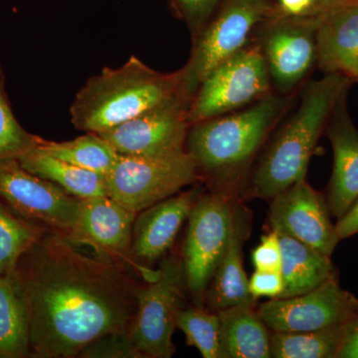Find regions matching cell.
<instances>
[{"instance_id":"6da1fadb","label":"cell","mask_w":358,"mask_h":358,"mask_svg":"<svg viewBox=\"0 0 358 358\" xmlns=\"http://www.w3.org/2000/svg\"><path fill=\"white\" fill-rule=\"evenodd\" d=\"M24 303L30 355L74 358L94 339L129 329L141 285L126 267L85 255L44 231L11 275Z\"/></svg>"},{"instance_id":"7a4b0ae2","label":"cell","mask_w":358,"mask_h":358,"mask_svg":"<svg viewBox=\"0 0 358 358\" xmlns=\"http://www.w3.org/2000/svg\"><path fill=\"white\" fill-rule=\"evenodd\" d=\"M289 102L286 94L272 92L240 110L190 126L185 150L211 190L235 196L247 169Z\"/></svg>"},{"instance_id":"3957f363","label":"cell","mask_w":358,"mask_h":358,"mask_svg":"<svg viewBox=\"0 0 358 358\" xmlns=\"http://www.w3.org/2000/svg\"><path fill=\"white\" fill-rule=\"evenodd\" d=\"M348 80L329 73L310 82L301 92L296 112L280 128L265 148L247 186L249 196L274 199L306 179L310 157L339 100Z\"/></svg>"},{"instance_id":"277c9868","label":"cell","mask_w":358,"mask_h":358,"mask_svg":"<svg viewBox=\"0 0 358 358\" xmlns=\"http://www.w3.org/2000/svg\"><path fill=\"white\" fill-rule=\"evenodd\" d=\"M181 69L157 72L133 56L90 78L71 103V122L79 131L103 133L171 100L181 93Z\"/></svg>"},{"instance_id":"5b68a950","label":"cell","mask_w":358,"mask_h":358,"mask_svg":"<svg viewBox=\"0 0 358 358\" xmlns=\"http://www.w3.org/2000/svg\"><path fill=\"white\" fill-rule=\"evenodd\" d=\"M147 284L140 286L129 333L134 345L148 358H169L176 353L173 336L186 288L181 257H164Z\"/></svg>"},{"instance_id":"8992f818","label":"cell","mask_w":358,"mask_h":358,"mask_svg":"<svg viewBox=\"0 0 358 358\" xmlns=\"http://www.w3.org/2000/svg\"><path fill=\"white\" fill-rule=\"evenodd\" d=\"M200 180L196 164L186 150L166 157L120 155L106 176L108 195L136 214Z\"/></svg>"},{"instance_id":"52a82bcc","label":"cell","mask_w":358,"mask_h":358,"mask_svg":"<svg viewBox=\"0 0 358 358\" xmlns=\"http://www.w3.org/2000/svg\"><path fill=\"white\" fill-rule=\"evenodd\" d=\"M272 82L258 43L248 45L212 71L188 107L190 126L229 114L272 93Z\"/></svg>"},{"instance_id":"ba28073f","label":"cell","mask_w":358,"mask_h":358,"mask_svg":"<svg viewBox=\"0 0 358 358\" xmlns=\"http://www.w3.org/2000/svg\"><path fill=\"white\" fill-rule=\"evenodd\" d=\"M234 197L217 190L203 192L188 216L180 257L186 289L195 306H204L212 275L227 246Z\"/></svg>"},{"instance_id":"9c48e42d","label":"cell","mask_w":358,"mask_h":358,"mask_svg":"<svg viewBox=\"0 0 358 358\" xmlns=\"http://www.w3.org/2000/svg\"><path fill=\"white\" fill-rule=\"evenodd\" d=\"M264 0H230L195 38L192 56L181 68V93L192 101L209 74L248 46L250 36L268 17Z\"/></svg>"},{"instance_id":"30bf717a","label":"cell","mask_w":358,"mask_h":358,"mask_svg":"<svg viewBox=\"0 0 358 358\" xmlns=\"http://www.w3.org/2000/svg\"><path fill=\"white\" fill-rule=\"evenodd\" d=\"M0 201L20 217L69 239L80 199L21 166L17 157L0 159Z\"/></svg>"},{"instance_id":"8fae6325","label":"cell","mask_w":358,"mask_h":358,"mask_svg":"<svg viewBox=\"0 0 358 358\" xmlns=\"http://www.w3.org/2000/svg\"><path fill=\"white\" fill-rule=\"evenodd\" d=\"M190 101L179 93L128 122L100 133L121 155L166 157L185 152Z\"/></svg>"},{"instance_id":"7c38bea8","label":"cell","mask_w":358,"mask_h":358,"mask_svg":"<svg viewBox=\"0 0 358 358\" xmlns=\"http://www.w3.org/2000/svg\"><path fill=\"white\" fill-rule=\"evenodd\" d=\"M319 20L320 14L284 15L264 25L258 45L278 93L288 95L317 61Z\"/></svg>"},{"instance_id":"4fadbf2b","label":"cell","mask_w":358,"mask_h":358,"mask_svg":"<svg viewBox=\"0 0 358 358\" xmlns=\"http://www.w3.org/2000/svg\"><path fill=\"white\" fill-rule=\"evenodd\" d=\"M257 313L272 331H317L357 317L358 300L333 279L300 296L271 299Z\"/></svg>"},{"instance_id":"5bb4252c","label":"cell","mask_w":358,"mask_h":358,"mask_svg":"<svg viewBox=\"0 0 358 358\" xmlns=\"http://www.w3.org/2000/svg\"><path fill=\"white\" fill-rule=\"evenodd\" d=\"M270 202L268 222L271 229L331 256L341 239L322 193L303 179L275 195Z\"/></svg>"},{"instance_id":"9a60e30c","label":"cell","mask_w":358,"mask_h":358,"mask_svg":"<svg viewBox=\"0 0 358 358\" xmlns=\"http://www.w3.org/2000/svg\"><path fill=\"white\" fill-rule=\"evenodd\" d=\"M136 215L109 195L80 200L76 225L68 240L91 247L103 260L136 268L131 257Z\"/></svg>"},{"instance_id":"2e32d148","label":"cell","mask_w":358,"mask_h":358,"mask_svg":"<svg viewBox=\"0 0 358 358\" xmlns=\"http://www.w3.org/2000/svg\"><path fill=\"white\" fill-rule=\"evenodd\" d=\"M203 192V188L196 185L138 213L134 224L131 257L145 279L152 270L141 265L154 264L166 257Z\"/></svg>"},{"instance_id":"e0dca14e","label":"cell","mask_w":358,"mask_h":358,"mask_svg":"<svg viewBox=\"0 0 358 358\" xmlns=\"http://www.w3.org/2000/svg\"><path fill=\"white\" fill-rule=\"evenodd\" d=\"M251 227V211L234 197L229 240L205 296L207 308L212 312L237 305L255 306L256 299L250 293L249 280L243 266V246Z\"/></svg>"},{"instance_id":"ac0fdd59","label":"cell","mask_w":358,"mask_h":358,"mask_svg":"<svg viewBox=\"0 0 358 358\" xmlns=\"http://www.w3.org/2000/svg\"><path fill=\"white\" fill-rule=\"evenodd\" d=\"M343 98L329 117L327 129L334 169L326 199L329 212L338 220L358 199V131L346 113Z\"/></svg>"},{"instance_id":"d6986e66","label":"cell","mask_w":358,"mask_h":358,"mask_svg":"<svg viewBox=\"0 0 358 358\" xmlns=\"http://www.w3.org/2000/svg\"><path fill=\"white\" fill-rule=\"evenodd\" d=\"M358 58V2L320 14L317 29V62L329 73L352 70Z\"/></svg>"},{"instance_id":"ffe728a7","label":"cell","mask_w":358,"mask_h":358,"mask_svg":"<svg viewBox=\"0 0 358 358\" xmlns=\"http://www.w3.org/2000/svg\"><path fill=\"white\" fill-rule=\"evenodd\" d=\"M278 233L282 251L281 274L284 280V291L279 298L300 296L329 280L336 279L331 256L289 235Z\"/></svg>"},{"instance_id":"44dd1931","label":"cell","mask_w":358,"mask_h":358,"mask_svg":"<svg viewBox=\"0 0 358 358\" xmlns=\"http://www.w3.org/2000/svg\"><path fill=\"white\" fill-rule=\"evenodd\" d=\"M220 358H270L268 327L255 306L237 305L217 310Z\"/></svg>"},{"instance_id":"7402d4cb","label":"cell","mask_w":358,"mask_h":358,"mask_svg":"<svg viewBox=\"0 0 358 358\" xmlns=\"http://www.w3.org/2000/svg\"><path fill=\"white\" fill-rule=\"evenodd\" d=\"M17 159L28 171L50 181L78 199L108 195L106 176L59 159L37 145Z\"/></svg>"},{"instance_id":"603a6c76","label":"cell","mask_w":358,"mask_h":358,"mask_svg":"<svg viewBox=\"0 0 358 358\" xmlns=\"http://www.w3.org/2000/svg\"><path fill=\"white\" fill-rule=\"evenodd\" d=\"M30 355L24 303L11 275L0 274V358Z\"/></svg>"},{"instance_id":"cb8c5ba5","label":"cell","mask_w":358,"mask_h":358,"mask_svg":"<svg viewBox=\"0 0 358 358\" xmlns=\"http://www.w3.org/2000/svg\"><path fill=\"white\" fill-rule=\"evenodd\" d=\"M345 324L310 331H273V358H338Z\"/></svg>"},{"instance_id":"d4e9b609","label":"cell","mask_w":358,"mask_h":358,"mask_svg":"<svg viewBox=\"0 0 358 358\" xmlns=\"http://www.w3.org/2000/svg\"><path fill=\"white\" fill-rule=\"evenodd\" d=\"M40 150L74 166L107 176L120 155L100 134L87 133L72 141H51L41 138Z\"/></svg>"},{"instance_id":"484cf974","label":"cell","mask_w":358,"mask_h":358,"mask_svg":"<svg viewBox=\"0 0 358 358\" xmlns=\"http://www.w3.org/2000/svg\"><path fill=\"white\" fill-rule=\"evenodd\" d=\"M45 229L0 204V274L11 275Z\"/></svg>"},{"instance_id":"4316f807","label":"cell","mask_w":358,"mask_h":358,"mask_svg":"<svg viewBox=\"0 0 358 358\" xmlns=\"http://www.w3.org/2000/svg\"><path fill=\"white\" fill-rule=\"evenodd\" d=\"M176 327L185 334L188 345L196 348L203 358H220V320L217 312L204 306L182 308Z\"/></svg>"},{"instance_id":"83f0119b","label":"cell","mask_w":358,"mask_h":358,"mask_svg":"<svg viewBox=\"0 0 358 358\" xmlns=\"http://www.w3.org/2000/svg\"><path fill=\"white\" fill-rule=\"evenodd\" d=\"M40 141L41 138L27 133L14 117L0 80V159L20 157Z\"/></svg>"},{"instance_id":"f1b7e54d","label":"cell","mask_w":358,"mask_h":358,"mask_svg":"<svg viewBox=\"0 0 358 358\" xmlns=\"http://www.w3.org/2000/svg\"><path fill=\"white\" fill-rule=\"evenodd\" d=\"M80 358H145L134 345L129 329L102 334L85 346Z\"/></svg>"},{"instance_id":"f546056e","label":"cell","mask_w":358,"mask_h":358,"mask_svg":"<svg viewBox=\"0 0 358 358\" xmlns=\"http://www.w3.org/2000/svg\"><path fill=\"white\" fill-rule=\"evenodd\" d=\"M194 39L209 22L219 0H174Z\"/></svg>"},{"instance_id":"4dcf8cb0","label":"cell","mask_w":358,"mask_h":358,"mask_svg":"<svg viewBox=\"0 0 358 358\" xmlns=\"http://www.w3.org/2000/svg\"><path fill=\"white\" fill-rule=\"evenodd\" d=\"M252 262L256 270L281 272V244L277 231L271 229L261 237L260 244L252 251Z\"/></svg>"},{"instance_id":"1f68e13d","label":"cell","mask_w":358,"mask_h":358,"mask_svg":"<svg viewBox=\"0 0 358 358\" xmlns=\"http://www.w3.org/2000/svg\"><path fill=\"white\" fill-rule=\"evenodd\" d=\"M249 291L254 299L279 298L284 291V280L280 271L256 270L249 280Z\"/></svg>"},{"instance_id":"d6a6232c","label":"cell","mask_w":358,"mask_h":358,"mask_svg":"<svg viewBox=\"0 0 358 358\" xmlns=\"http://www.w3.org/2000/svg\"><path fill=\"white\" fill-rule=\"evenodd\" d=\"M338 358H358V315L345 324Z\"/></svg>"},{"instance_id":"836d02e7","label":"cell","mask_w":358,"mask_h":358,"mask_svg":"<svg viewBox=\"0 0 358 358\" xmlns=\"http://www.w3.org/2000/svg\"><path fill=\"white\" fill-rule=\"evenodd\" d=\"M336 233L339 239L350 238L358 233V199L346 212L343 217L338 220L336 225Z\"/></svg>"},{"instance_id":"e575fe53","label":"cell","mask_w":358,"mask_h":358,"mask_svg":"<svg viewBox=\"0 0 358 358\" xmlns=\"http://www.w3.org/2000/svg\"><path fill=\"white\" fill-rule=\"evenodd\" d=\"M280 6L284 15H313L315 0H280Z\"/></svg>"},{"instance_id":"d590c367","label":"cell","mask_w":358,"mask_h":358,"mask_svg":"<svg viewBox=\"0 0 358 358\" xmlns=\"http://www.w3.org/2000/svg\"><path fill=\"white\" fill-rule=\"evenodd\" d=\"M352 3V0H315V9H313V15L327 13L336 7L345 6V4Z\"/></svg>"},{"instance_id":"8d00e7d4","label":"cell","mask_w":358,"mask_h":358,"mask_svg":"<svg viewBox=\"0 0 358 358\" xmlns=\"http://www.w3.org/2000/svg\"><path fill=\"white\" fill-rule=\"evenodd\" d=\"M348 76L355 77L358 79V58L357 60L355 61V65H353L352 70L350 71V73H348Z\"/></svg>"},{"instance_id":"74e56055","label":"cell","mask_w":358,"mask_h":358,"mask_svg":"<svg viewBox=\"0 0 358 358\" xmlns=\"http://www.w3.org/2000/svg\"><path fill=\"white\" fill-rule=\"evenodd\" d=\"M355 2H358V0H352V3H355Z\"/></svg>"}]
</instances>
